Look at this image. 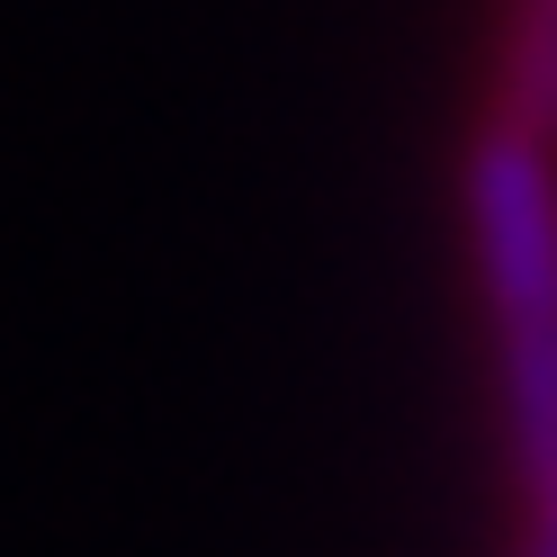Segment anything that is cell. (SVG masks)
I'll return each instance as SVG.
<instances>
[{
	"instance_id": "1",
	"label": "cell",
	"mask_w": 557,
	"mask_h": 557,
	"mask_svg": "<svg viewBox=\"0 0 557 557\" xmlns=\"http://www.w3.org/2000/svg\"><path fill=\"white\" fill-rule=\"evenodd\" d=\"M459 207L504 377V441L521 495H548L557 485V145L485 117L459 171Z\"/></svg>"
},
{
	"instance_id": "2",
	"label": "cell",
	"mask_w": 557,
	"mask_h": 557,
	"mask_svg": "<svg viewBox=\"0 0 557 557\" xmlns=\"http://www.w3.org/2000/svg\"><path fill=\"white\" fill-rule=\"evenodd\" d=\"M495 126L557 145V0H504L495 54Z\"/></svg>"
}]
</instances>
